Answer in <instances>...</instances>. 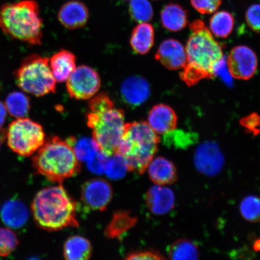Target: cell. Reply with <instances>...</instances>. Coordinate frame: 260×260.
I'll return each mask as SVG.
<instances>
[{
  "label": "cell",
  "instance_id": "obj_36",
  "mask_svg": "<svg viewBox=\"0 0 260 260\" xmlns=\"http://www.w3.org/2000/svg\"><path fill=\"white\" fill-rule=\"evenodd\" d=\"M126 259H164L165 257L155 251H136L129 253Z\"/></svg>",
  "mask_w": 260,
  "mask_h": 260
},
{
  "label": "cell",
  "instance_id": "obj_10",
  "mask_svg": "<svg viewBox=\"0 0 260 260\" xmlns=\"http://www.w3.org/2000/svg\"><path fill=\"white\" fill-rule=\"evenodd\" d=\"M226 62L232 76L239 80L251 79L258 67L257 57L255 52L245 45L233 48Z\"/></svg>",
  "mask_w": 260,
  "mask_h": 260
},
{
  "label": "cell",
  "instance_id": "obj_4",
  "mask_svg": "<svg viewBox=\"0 0 260 260\" xmlns=\"http://www.w3.org/2000/svg\"><path fill=\"white\" fill-rule=\"evenodd\" d=\"M160 142L147 122L125 123L116 153L124 158L129 171L142 174L154 158Z\"/></svg>",
  "mask_w": 260,
  "mask_h": 260
},
{
  "label": "cell",
  "instance_id": "obj_12",
  "mask_svg": "<svg viewBox=\"0 0 260 260\" xmlns=\"http://www.w3.org/2000/svg\"><path fill=\"white\" fill-rule=\"evenodd\" d=\"M225 159L219 146L208 141L198 146L194 156L197 170L207 176L214 177L222 171Z\"/></svg>",
  "mask_w": 260,
  "mask_h": 260
},
{
  "label": "cell",
  "instance_id": "obj_28",
  "mask_svg": "<svg viewBox=\"0 0 260 260\" xmlns=\"http://www.w3.org/2000/svg\"><path fill=\"white\" fill-rule=\"evenodd\" d=\"M171 259H197L199 252L195 244L187 239H180L172 243L168 249Z\"/></svg>",
  "mask_w": 260,
  "mask_h": 260
},
{
  "label": "cell",
  "instance_id": "obj_31",
  "mask_svg": "<svg viewBox=\"0 0 260 260\" xmlns=\"http://www.w3.org/2000/svg\"><path fill=\"white\" fill-rule=\"evenodd\" d=\"M127 171V166L121 155L116 153L110 156L105 170L107 177L113 180H118L124 177Z\"/></svg>",
  "mask_w": 260,
  "mask_h": 260
},
{
  "label": "cell",
  "instance_id": "obj_19",
  "mask_svg": "<svg viewBox=\"0 0 260 260\" xmlns=\"http://www.w3.org/2000/svg\"><path fill=\"white\" fill-rule=\"evenodd\" d=\"M76 57L73 53L61 50L50 59V68L55 80L58 83L67 81L76 69Z\"/></svg>",
  "mask_w": 260,
  "mask_h": 260
},
{
  "label": "cell",
  "instance_id": "obj_37",
  "mask_svg": "<svg viewBox=\"0 0 260 260\" xmlns=\"http://www.w3.org/2000/svg\"><path fill=\"white\" fill-rule=\"evenodd\" d=\"M242 125L251 131L256 132L260 128V116L256 113L246 117L242 119Z\"/></svg>",
  "mask_w": 260,
  "mask_h": 260
},
{
  "label": "cell",
  "instance_id": "obj_38",
  "mask_svg": "<svg viewBox=\"0 0 260 260\" xmlns=\"http://www.w3.org/2000/svg\"><path fill=\"white\" fill-rule=\"evenodd\" d=\"M7 112L4 104L0 102V130L2 129L3 126L6 121Z\"/></svg>",
  "mask_w": 260,
  "mask_h": 260
},
{
  "label": "cell",
  "instance_id": "obj_22",
  "mask_svg": "<svg viewBox=\"0 0 260 260\" xmlns=\"http://www.w3.org/2000/svg\"><path fill=\"white\" fill-rule=\"evenodd\" d=\"M162 25L168 30L179 31L186 27L188 15L186 9L175 3L165 6L160 14Z\"/></svg>",
  "mask_w": 260,
  "mask_h": 260
},
{
  "label": "cell",
  "instance_id": "obj_33",
  "mask_svg": "<svg viewBox=\"0 0 260 260\" xmlns=\"http://www.w3.org/2000/svg\"><path fill=\"white\" fill-rule=\"evenodd\" d=\"M191 6L201 14H211L219 9L222 0H190Z\"/></svg>",
  "mask_w": 260,
  "mask_h": 260
},
{
  "label": "cell",
  "instance_id": "obj_39",
  "mask_svg": "<svg viewBox=\"0 0 260 260\" xmlns=\"http://www.w3.org/2000/svg\"><path fill=\"white\" fill-rule=\"evenodd\" d=\"M5 139H6V132L3 129L0 130V147Z\"/></svg>",
  "mask_w": 260,
  "mask_h": 260
},
{
  "label": "cell",
  "instance_id": "obj_16",
  "mask_svg": "<svg viewBox=\"0 0 260 260\" xmlns=\"http://www.w3.org/2000/svg\"><path fill=\"white\" fill-rule=\"evenodd\" d=\"M89 16V10L86 6L77 1L65 3L58 13V21L70 30L84 27L88 21Z\"/></svg>",
  "mask_w": 260,
  "mask_h": 260
},
{
  "label": "cell",
  "instance_id": "obj_7",
  "mask_svg": "<svg viewBox=\"0 0 260 260\" xmlns=\"http://www.w3.org/2000/svg\"><path fill=\"white\" fill-rule=\"evenodd\" d=\"M49 61L48 58L38 54L26 57L15 73L17 85L24 92L37 97L56 92V81Z\"/></svg>",
  "mask_w": 260,
  "mask_h": 260
},
{
  "label": "cell",
  "instance_id": "obj_27",
  "mask_svg": "<svg viewBox=\"0 0 260 260\" xmlns=\"http://www.w3.org/2000/svg\"><path fill=\"white\" fill-rule=\"evenodd\" d=\"M72 146L74 153L80 161H87L100 150L99 146L93 139L82 138L77 139L71 137L67 141Z\"/></svg>",
  "mask_w": 260,
  "mask_h": 260
},
{
  "label": "cell",
  "instance_id": "obj_13",
  "mask_svg": "<svg viewBox=\"0 0 260 260\" xmlns=\"http://www.w3.org/2000/svg\"><path fill=\"white\" fill-rule=\"evenodd\" d=\"M155 58L165 68L171 70L183 69L187 64L186 48L181 42L173 39L162 42Z\"/></svg>",
  "mask_w": 260,
  "mask_h": 260
},
{
  "label": "cell",
  "instance_id": "obj_30",
  "mask_svg": "<svg viewBox=\"0 0 260 260\" xmlns=\"http://www.w3.org/2000/svg\"><path fill=\"white\" fill-rule=\"evenodd\" d=\"M242 217L249 222H260V198L249 195L243 198L240 204Z\"/></svg>",
  "mask_w": 260,
  "mask_h": 260
},
{
  "label": "cell",
  "instance_id": "obj_6",
  "mask_svg": "<svg viewBox=\"0 0 260 260\" xmlns=\"http://www.w3.org/2000/svg\"><path fill=\"white\" fill-rule=\"evenodd\" d=\"M0 28L5 34L34 45L42 44V20L34 0L6 4L0 11Z\"/></svg>",
  "mask_w": 260,
  "mask_h": 260
},
{
  "label": "cell",
  "instance_id": "obj_21",
  "mask_svg": "<svg viewBox=\"0 0 260 260\" xmlns=\"http://www.w3.org/2000/svg\"><path fill=\"white\" fill-rule=\"evenodd\" d=\"M1 217L6 226L11 229H19L27 222L28 210L21 201H9L2 207Z\"/></svg>",
  "mask_w": 260,
  "mask_h": 260
},
{
  "label": "cell",
  "instance_id": "obj_29",
  "mask_svg": "<svg viewBox=\"0 0 260 260\" xmlns=\"http://www.w3.org/2000/svg\"><path fill=\"white\" fill-rule=\"evenodd\" d=\"M129 12L133 20L139 23L151 21L154 16L153 8L148 0H131Z\"/></svg>",
  "mask_w": 260,
  "mask_h": 260
},
{
  "label": "cell",
  "instance_id": "obj_24",
  "mask_svg": "<svg viewBox=\"0 0 260 260\" xmlns=\"http://www.w3.org/2000/svg\"><path fill=\"white\" fill-rule=\"evenodd\" d=\"M137 222L138 219L132 216L129 211H116L106 227V235L110 239H121Z\"/></svg>",
  "mask_w": 260,
  "mask_h": 260
},
{
  "label": "cell",
  "instance_id": "obj_11",
  "mask_svg": "<svg viewBox=\"0 0 260 260\" xmlns=\"http://www.w3.org/2000/svg\"><path fill=\"white\" fill-rule=\"evenodd\" d=\"M112 197L111 185L105 179H92L86 181L81 188V202L90 210H105Z\"/></svg>",
  "mask_w": 260,
  "mask_h": 260
},
{
  "label": "cell",
  "instance_id": "obj_17",
  "mask_svg": "<svg viewBox=\"0 0 260 260\" xmlns=\"http://www.w3.org/2000/svg\"><path fill=\"white\" fill-rule=\"evenodd\" d=\"M177 114L170 106L160 104L151 109L148 117V123L158 135H166L177 127Z\"/></svg>",
  "mask_w": 260,
  "mask_h": 260
},
{
  "label": "cell",
  "instance_id": "obj_3",
  "mask_svg": "<svg viewBox=\"0 0 260 260\" xmlns=\"http://www.w3.org/2000/svg\"><path fill=\"white\" fill-rule=\"evenodd\" d=\"M77 204L62 185L48 187L36 195L31 211L37 225L48 232L78 227Z\"/></svg>",
  "mask_w": 260,
  "mask_h": 260
},
{
  "label": "cell",
  "instance_id": "obj_40",
  "mask_svg": "<svg viewBox=\"0 0 260 260\" xmlns=\"http://www.w3.org/2000/svg\"><path fill=\"white\" fill-rule=\"evenodd\" d=\"M123 1H129V0H123Z\"/></svg>",
  "mask_w": 260,
  "mask_h": 260
},
{
  "label": "cell",
  "instance_id": "obj_2",
  "mask_svg": "<svg viewBox=\"0 0 260 260\" xmlns=\"http://www.w3.org/2000/svg\"><path fill=\"white\" fill-rule=\"evenodd\" d=\"M87 124L100 150L108 157L117 152L125 126V112L115 107L106 92L93 96L89 102Z\"/></svg>",
  "mask_w": 260,
  "mask_h": 260
},
{
  "label": "cell",
  "instance_id": "obj_23",
  "mask_svg": "<svg viewBox=\"0 0 260 260\" xmlns=\"http://www.w3.org/2000/svg\"><path fill=\"white\" fill-rule=\"evenodd\" d=\"M92 248L85 237L74 236L69 237L63 246V255L69 260H87L92 255Z\"/></svg>",
  "mask_w": 260,
  "mask_h": 260
},
{
  "label": "cell",
  "instance_id": "obj_26",
  "mask_svg": "<svg viewBox=\"0 0 260 260\" xmlns=\"http://www.w3.org/2000/svg\"><path fill=\"white\" fill-rule=\"evenodd\" d=\"M234 26L235 18L231 13L227 11L217 12L210 18V30L216 37H229L232 34Z\"/></svg>",
  "mask_w": 260,
  "mask_h": 260
},
{
  "label": "cell",
  "instance_id": "obj_32",
  "mask_svg": "<svg viewBox=\"0 0 260 260\" xmlns=\"http://www.w3.org/2000/svg\"><path fill=\"white\" fill-rule=\"evenodd\" d=\"M18 245L15 233L6 228H0V256H7Z\"/></svg>",
  "mask_w": 260,
  "mask_h": 260
},
{
  "label": "cell",
  "instance_id": "obj_20",
  "mask_svg": "<svg viewBox=\"0 0 260 260\" xmlns=\"http://www.w3.org/2000/svg\"><path fill=\"white\" fill-rule=\"evenodd\" d=\"M154 39L153 26L148 22H142L133 29L130 38V45L135 53L145 55L153 47Z\"/></svg>",
  "mask_w": 260,
  "mask_h": 260
},
{
  "label": "cell",
  "instance_id": "obj_25",
  "mask_svg": "<svg viewBox=\"0 0 260 260\" xmlns=\"http://www.w3.org/2000/svg\"><path fill=\"white\" fill-rule=\"evenodd\" d=\"M5 106L7 111L16 119L25 118L30 110V98L20 92H13L6 98Z\"/></svg>",
  "mask_w": 260,
  "mask_h": 260
},
{
  "label": "cell",
  "instance_id": "obj_1",
  "mask_svg": "<svg viewBox=\"0 0 260 260\" xmlns=\"http://www.w3.org/2000/svg\"><path fill=\"white\" fill-rule=\"evenodd\" d=\"M191 35L187 41V64L180 77L188 86L203 79H212L214 71L224 58L222 47L215 40L204 22L197 19L190 24Z\"/></svg>",
  "mask_w": 260,
  "mask_h": 260
},
{
  "label": "cell",
  "instance_id": "obj_18",
  "mask_svg": "<svg viewBox=\"0 0 260 260\" xmlns=\"http://www.w3.org/2000/svg\"><path fill=\"white\" fill-rule=\"evenodd\" d=\"M148 174L155 184L167 186L177 180V171L175 165L164 157L152 159L148 167Z\"/></svg>",
  "mask_w": 260,
  "mask_h": 260
},
{
  "label": "cell",
  "instance_id": "obj_34",
  "mask_svg": "<svg viewBox=\"0 0 260 260\" xmlns=\"http://www.w3.org/2000/svg\"><path fill=\"white\" fill-rule=\"evenodd\" d=\"M109 157L99 150L92 158L87 161V168L94 174H102L105 172Z\"/></svg>",
  "mask_w": 260,
  "mask_h": 260
},
{
  "label": "cell",
  "instance_id": "obj_8",
  "mask_svg": "<svg viewBox=\"0 0 260 260\" xmlns=\"http://www.w3.org/2000/svg\"><path fill=\"white\" fill-rule=\"evenodd\" d=\"M6 139L9 147L24 157L35 154L46 141L42 125L25 118L17 119L9 125Z\"/></svg>",
  "mask_w": 260,
  "mask_h": 260
},
{
  "label": "cell",
  "instance_id": "obj_9",
  "mask_svg": "<svg viewBox=\"0 0 260 260\" xmlns=\"http://www.w3.org/2000/svg\"><path fill=\"white\" fill-rule=\"evenodd\" d=\"M67 81L70 96L79 100L92 99L102 85L99 73L86 65L76 68Z\"/></svg>",
  "mask_w": 260,
  "mask_h": 260
},
{
  "label": "cell",
  "instance_id": "obj_35",
  "mask_svg": "<svg viewBox=\"0 0 260 260\" xmlns=\"http://www.w3.org/2000/svg\"><path fill=\"white\" fill-rule=\"evenodd\" d=\"M246 21L253 31L260 34V4L253 5L247 10Z\"/></svg>",
  "mask_w": 260,
  "mask_h": 260
},
{
  "label": "cell",
  "instance_id": "obj_14",
  "mask_svg": "<svg viewBox=\"0 0 260 260\" xmlns=\"http://www.w3.org/2000/svg\"><path fill=\"white\" fill-rule=\"evenodd\" d=\"M151 87L144 77L135 76L126 78L121 87L122 99L131 107L141 106L150 96Z\"/></svg>",
  "mask_w": 260,
  "mask_h": 260
},
{
  "label": "cell",
  "instance_id": "obj_15",
  "mask_svg": "<svg viewBox=\"0 0 260 260\" xmlns=\"http://www.w3.org/2000/svg\"><path fill=\"white\" fill-rule=\"evenodd\" d=\"M146 203L149 210L157 215H164L174 209L175 197L171 188L156 184L146 194Z\"/></svg>",
  "mask_w": 260,
  "mask_h": 260
},
{
  "label": "cell",
  "instance_id": "obj_5",
  "mask_svg": "<svg viewBox=\"0 0 260 260\" xmlns=\"http://www.w3.org/2000/svg\"><path fill=\"white\" fill-rule=\"evenodd\" d=\"M38 174L54 183L76 176L81 170L80 161L69 143L54 136L41 146L32 158Z\"/></svg>",
  "mask_w": 260,
  "mask_h": 260
}]
</instances>
